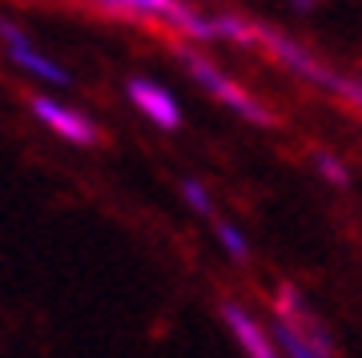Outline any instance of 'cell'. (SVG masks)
<instances>
[{"instance_id":"6da1fadb","label":"cell","mask_w":362,"mask_h":358,"mask_svg":"<svg viewBox=\"0 0 362 358\" xmlns=\"http://www.w3.org/2000/svg\"><path fill=\"white\" fill-rule=\"evenodd\" d=\"M250 49H266L274 61L286 69V73H294V77L310 81V85L326 89L330 97H342L346 105H354V109L362 113V77L334 73L330 64H322L310 49H306V45L290 40L286 33H274V28H266V25H258V21H254V25H250Z\"/></svg>"},{"instance_id":"7a4b0ae2","label":"cell","mask_w":362,"mask_h":358,"mask_svg":"<svg viewBox=\"0 0 362 358\" xmlns=\"http://www.w3.org/2000/svg\"><path fill=\"white\" fill-rule=\"evenodd\" d=\"M177 61L185 64V73H189L202 89L214 93V97H218L226 109H233L238 117H246V121H254V125H278V113H270V109H266V101H258L246 85H238L233 77H226L218 64L209 61V57H202L197 49L177 45Z\"/></svg>"},{"instance_id":"3957f363","label":"cell","mask_w":362,"mask_h":358,"mask_svg":"<svg viewBox=\"0 0 362 358\" xmlns=\"http://www.w3.org/2000/svg\"><path fill=\"white\" fill-rule=\"evenodd\" d=\"M101 8L121 16H145V21H161V25L177 28L194 40H214V21L202 16L197 8L181 4V0H97Z\"/></svg>"},{"instance_id":"277c9868","label":"cell","mask_w":362,"mask_h":358,"mask_svg":"<svg viewBox=\"0 0 362 358\" xmlns=\"http://www.w3.org/2000/svg\"><path fill=\"white\" fill-rule=\"evenodd\" d=\"M274 322L286 326L290 334H298L302 342L310 346V350H318L322 358L334 354V338H330V330H326V322L314 314L310 302L298 294L290 282H282V286L274 290Z\"/></svg>"},{"instance_id":"5b68a950","label":"cell","mask_w":362,"mask_h":358,"mask_svg":"<svg viewBox=\"0 0 362 358\" xmlns=\"http://www.w3.org/2000/svg\"><path fill=\"white\" fill-rule=\"evenodd\" d=\"M28 105H33V117L45 121L61 141H69V145H101V129L81 109H69V105L52 101V97H28Z\"/></svg>"},{"instance_id":"8992f818","label":"cell","mask_w":362,"mask_h":358,"mask_svg":"<svg viewBox=\"0 0 362 358\" xmlns=\"http://www.w3.org/2000/svg\"><path fill=\"white\" fill-rule=\"evenodd\" d=\"M0 40H4V49H8V57H13L25 73H33L37 81H49V85H69V73L61 69V64L52 61V57H45V52L28 40L25 28H16L13 21H4L0 16Z\"/></svg>"},{"instance_id":"52a82bcc","label":"cell","mask_w":362,"mask_h":358,"mask_svg":"<svg viewBox=\"0 0 362 358\" xmlns=\"http://www.w3.org/2000/svg\"><path fill=\"white\" fill-rule=\"evenodd\" d=\"M221 322H226V330L233 334V342L246 350V358H286L282 350H278V342H274V334L266 330L242 302H221Z\"/></svg>"},{"instance_id":"ba28073f","label":"cell","mask_w":362,"mask_h":358,"mask_svg":"<svg viewBox=\"0 0 362 358\" xmlns=\"http://www.w3.org/2000/svg\"><path fill=\"white\" fill-rule=\"evenodd\" d=\"M125 93H129V101L137 105V113H145L153 125H161V129H181V109H177V101H173V93L169 89H161L157 81H149V77H133L129 85H125Z\"/></svg>"},{"instance_id":"9c48e42d","label":"cell","mask_w":362,"mask_h":358,"mask_svg":"<svg viewBox=\"0 0 362 358\" xmlns=\"http://www.w3.org/2000/svg\"><path fill=\"white\" fill-rule=\"evenodd\" d=\"M214 233H218V242H221V250L233 258V262H250V242L242 238V233L233 230L230 221H221V218H214Z\"/></svg>"},{"instance_id":"30bf717a","label":"cell","mask_w":362,"mask_h":358,"mask_svg":"<svg viewBox=\"0 0 362 358\" xmlns=\"http://www.w3.org/2000/svg\"><path fill=\"white\" fill-rule=\"evenodd\" d=\"M270 334H274V342H278V346H282V350H286V358H322V354H318V350H310V346L302 342L298 334H290V330H286V326H278V322H274V326H270Z\"/></svg>"},{"instance_id":"8fae6325","label":"cell","mask_w":362,"mask_h":358,"mask_svg":"<svg viewBox=\"0 0 362 358\" xmlns=\"http://www.w3.org/2000/svg\"><path fill=\"white\" fill-rule=\"evenodd\" d=\"M181 197H185V202H189V209H194V214H202V218H214V197H209L206 193V185H202V181H181Z\"/></svg>"},{"instance_id":"7c38bea8","label":"cell","mask_w":362,"mask_h":358,"mask_svg":"<svg viewBox=\"0 0 362 358\" xmlns=\"http://www.w3.org/2000/svg\"><path fill=\"white\" fill-rule=\"evenodd\" d=\"M314 166H318V173H322L330 185H346V166L338 161V157L330 154H314Z\"/></svg>"},{"instance_id":"4fadbf2b","label":"cell","mask_w":362,"mask_h":358,"mask_svg":"<svg viewBox=\"0 0 362 358\" xmlns=\"http://www.w3.org/2000/svg\"><path fill=\"white\" fill-rule=\"evenodd\" d=\"M290 4H294V8H302V13H310V8H314V0H290Z\"/></svg>"}]
</instances>
